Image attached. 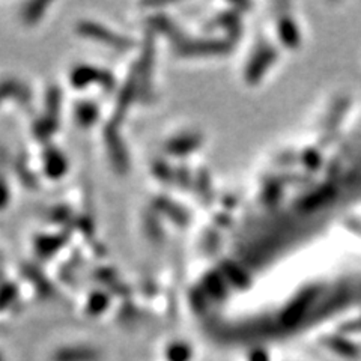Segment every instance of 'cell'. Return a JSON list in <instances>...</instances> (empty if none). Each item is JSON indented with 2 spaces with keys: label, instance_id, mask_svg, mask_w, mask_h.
Masks as SVG:
<instances>
[]
</instances>
